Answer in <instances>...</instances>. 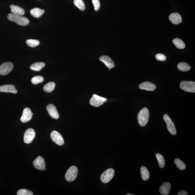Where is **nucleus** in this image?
Wrapping results in <instances>:
<instances>
[{
	"instance_id": "f257e3e1",
	"label": "nucleus",
	"mask_w": 195,
	"mask_h": 195,
	"mask_svg": "<svg viewBox=\"0 0 195 195\" xmlns=\"http://www.w3.org/2000/svg\"><path fill=\"white\" fill-rule=\"evenodd\" d=\"M10 21L14 22L20 26H25L30 23V20L27 18L13 13H10L7 16Z\"/></svg>"
},
{
	"instance_id": "f03ea898",
	"label": "nucleus",
	"mask_w": 195,
	"mask_h": 195,
	"mask_svg": "<svg viewBox=\"0 0 195 195\" xmlns=\"http://www.w3.org/2000/svg\"><path fill=\"white\" fill-rule=\"evenodd\" d=\"M149 117V109L144 107L140 111L137 116L138 123L140 125L144 126L146 125L148 121Z\"/></svg>"
},
{
	"instance_id": "7ed1b4c3",
	"label": "nucleus",
	"mask_w": 195,
	"mask_h": 195,
	"mask_svg": "<svg viewBox=\"0 0 195 195\" xmlns=\"http://www.w3.org/2000/svg\"><path fill=\"white\" fill-rule=\"evenodd\" d=\"M180 88L185 92L195 93V82L192 81H182L180 85Z\"/></svg>"
},
{
	"instance_id": "20e7f679",
	"label": "nucleus",
	"mask_w": 195,
	"mask_h": 195,
	"mask_svg": "<svg viewBox=\"0 0 195 195\" xmlns=\"http://www.w3.org/2000/svg\"><path fill=\"white\" fill-rule=\"evenodd\" d=\"M78 169L76 166H72L68 169L65 175V178L68 182L74 181L77 176Z\"/></svg>"
},
{
	"instance_id": "39448f33",
	"label": "nucleus",
	"mask_w": 195,
	"mask_h": 195,
	"mask_svg": "<svg viewBox=\"0 0 195 195\" xmlns=\"http://www.w3.org/2000/svg\"><path fill=\"white\" fill-rule=\"evenodd\" d=\"M115 171L113 169H107L101 174V180L104 183H107L111 181L114 175Z\"/></svg>"
},
{
	"instance_id": "423d86ee",
	"label": "nucleus",
	"mask_w": 195,
	"mask_h": 195,
	"mask_svg": "<svg viewBox=\"0 0 195 195\" xmlns=\"http://www.w3.org/2000/svg\"><path fill=\"white\" fill-rule=\"evenodd\" d=\"M107 100L106 98L101 97L96 94L93 95L90 100L91 105L95 107H99L103 104Z\"/></svg>"
},
{
	"instance_id": "0eeeda50",
	"label": "nucleus",
	"mask_w": 195,
	"mask_h": 195,
	"mask_svg": "<svg viewBox=\"0 0 195 195\" xmlns=\"http://www.w3.org/2000/svg\"><path fill=\"white\" fill-rule=\"evenodd\" d=\"M163 119L167 124L168 130L170 133L173 135H175L177 133L175 126L169 116L165 114L163 116Z\"/></svg>"
},
{
	"instance_id": "6e6552de",
	"label": "nucleus",
	"mask_w": 195,
	"mask_h": 195,
	"mask_svg": "<svg viewBox=\"0 0 195 195\" xmlns=\"http://www.w3.org/2000/svg\"><path fill=\"white\" fill-rule=\"evenodd\" d=\"M14 68V65L11 62H5L0 66V74L1 75H7Z\"/></svg>"
},
{
	"instance_id": "1a4fd4ad",
	"label": "nucleus",
	"mask_w": 195,
	"mask_h": 195,
	"mask_svg": "<svg viewBox=\"0 0 195 195\" xmlns=\"http://www.w3.org/2000/svg\"><path fill=\"white\" fill-rule=\"evenodd\" d=\"M35 137V132L32 128H29L26 130L24 135V140L25 143L29 144L32 142Z\"/></svg>"
},
{
	"instance_id": "9d476101",
	"label": "nucleus",
	"mask_w": 195,
	"mask_h": 195,
	"mask_svg": "<svg viewBox=\"0 0 195 195\" xmlns=\"http://www.w3.org/2000/svg\"><path fill=\"white\" fill-rule=\"evenodd\" d=\"M51 138L53 142L59 146H62L64 144V140L61 134L55 130L51 132Z\"/></svg>"
},
{
	"instance_id": "9b49d317",
	"label": "nucleus",
	"mask_w": 195,
	"mask_h": 195,
	"mask_svg": "<svg viewBox=\"0 0 195 195\" xmlns=\"http://www.w3.org/2000/svg\"><path fill=\"white\" fill-rule=\"evenodd\" d=\"M33 115H34V113H32L30 108L28 107L26 108L23 111L22 115L21 117L20 121L22 123H27V122L30 121L32 119Z\"/></svg>"
},
{
	"instance_id": "f8f14e48",
	"label": "nucleus",
	"mask_w": 195,
	"mask_h": 195,
	"mask_svg": "<svg viewBox=\"0 0 195 195\" xmlns=\"http://www.w3.org/2000/svg\"><path fill=\"white\" fill-rule=\"evenodd\" d=\"M33 165L37 169L41 170H46V164L44 159L41 156H38L33 162Z\"/></svg>"
},
{
	"instance_id": "ddd939ff",
	"label": "nucleus",
	"mask_w": 195,
	"mask_h": 195,
	"mask_svg": "<svg viewBox=\"0 0 195 195\" xmlns=\"http://www.w3.org/2000/svg\"><path fill=\"white\" fill-rule=\"evenodd\" d=\"M46 109L48 113L52 118L55 119H59V114L54 105L50 104L47 105Z\"/></svg>"
},
{
	"instance_id": "4468645a",
	"label": "nucleus",
	"mask_w": 195,
	"mask_h": 195,
	"mask_svg": "<svg viewBox=\"0 0 195 195\" xmlns=\"http://www.w3.org/2000/svg\"><path fill=\"white\" fill-rule=\"evenodd\" d=\"M0 92L11 93L16 94L18 91L13 85H5L0 86Z\"/></svg>"
},
{
	"instance_id": "2eb2a0df",
	"label": "nucleus",
	"mask_w": 195,
	"mask_h": 195,
	"mask_svg": "<svg viewBox=\"0 0 195 195\" xmlns=\"http://www.w3.org/2000/svg\"><path fill=\"white\" fill-rule=\"evenodd\" d=\"M99 60L104 63L107 67L110 70L111 68L114 67L115 64L113 60L108 56H102L99 58Z\"/></svg>"
},
{
	"instance_id": "dca6fc26",
	"label": "nucleus",
	"mask_w": 195,
	"mask_h": 195,
	"mask_svg": "<svg viewBox=\"0 0 195 195\" xmlns=\"http://www.w3.org/2000/svg\"><path fill=\"white\" fill-rule=\"evenodd\" d=\"M139 88L142 90L151 91L155 90L156 86L152 83L146 82L141 84L139 86Z\"/></svg>"
},
{
	"instance_id": "f3484780",
	"label": "nucleus",
	"mask_w": 195,
	"mask_h": 195,
	"mask_svg": "<svg viewBox=\"0 0 195 195\" xmlns=\"http://www.w3.org/2000/svg\"><path fill=\"white\" fill-rule=\"evenodd\" d=\"M169 19L173 24H178L182 22V18L181 15L176 12L171 14L169 16Z\"/></svg>"
},
{
	"instance_id": "a211bd4d",
	"label": "nucleus",
	"mask_w": 195,
	"mask_h": 195,
	"mask_svg": "<svg viewBox=\"0 0 195 195\" xmlns=\"http://www.w3.org/2000/svg\"><path fill=\"white\" fill-rule=\"evenodd\" d=\"M171 189V185L169 182L164 183L159 189V191L162 195H167L169 194Z\"/></svg>"
},
{
	"instance_id": "6ab92c4d",
	"label": "nucleus",
	"mask_w": 195,
	"mask_h": 195,
	"mask_svg": "<svg viewBox=\"0 0 195 195\" xmlns=\"http://www.w3.org/2000/svg\"><path fill=\"white\" fill-rule=\"evenodd\" d=\"M11 9V12L12 13L18 14V15H24L25 13V10L22 8L18 6L11 5L10 6Z\"/></svg>"
},
{
	"instance_id": "aec40b11",
	"label": "nucleus",
	"mask_w": 195,
	"mask_h": 195,
	"mask_svg": "<svg viewBox=\"0 0 195 195\" xmlns=\"http://www.w3.org/2000/svg\"><path fill=\"white\" fill-rule=\"evenodd\" d=\"M45 13L44 10L39 8H35L30 10V13L33 16L36 18H40Z\"/></svg>"
},
{
	"instance_id": "412c9836",
	"label": "nucleus",
	"mask_w": 195,
	"mask_h": 195,
	"mask_svg": "<svg viewBox=\"0 0 195 195\" xmlns=\"http://www.w3.org/2000/svg\"><path fill=\"white\" fill-rule=\"evenodd\" d=\"M177 68L180 71L187 72L190 70L191 67L185 62H181L178 64Z\"/></svg>"
},
{
	"instance_id": "4be33fe9",
	"label": "nucleus",
	"mask_w": 195,
	"mask_h": 195,
	"mask_svg": "<svg viewBox=\"0 0 195 195\" xmlns=\"http://www.w3.org/2000/svg\"><path fill=\"white\" fill-rule=\"evenodd\" d=\"M45 64L43 62H37L32 64L30 69L35 71H39L45 67Z\"/></svg>"
},
{
	"instance_id": "5701e85b",
	"label": "nucleus",
	"mask_w": 195,
	"mask_h": 195,
	"mask_svg": "<svg viewBox=\"0 0 195 195\" xmlns=\"http://www.w3.org/2000/svg\"><path fill=\"white\" fill-rule=\"evenodd\" d=\"M55 84L54 82H50L48 83L43 87V90L45 92L51 93L52 92L54 89Z\"/></svg>"
},
{
	"instance_id": "b1692460",
	"label": "nucleus",
	"mask_w": 195,
	"mask_h": 195,
	"mask_svg": "<svg viewBox=\"0 0 195 195\" xmlns=\"http://www.w3.org/2000/svg\"><path fill=\"white\" fill-rule=\"evenodd\" d=\"M141 175L142 179L145 181L148 180L149 178V173L148 169L145 166H142L141 168Z\"/></svg>"
},
{
	"instance_id": "393cba45",
	"label": "nucleus",
	"mask_w": 195,
	"mask_h": 195,
	"mask_svg": "<svg viewBox=\"0 0 195 195\" xmlns=\"http://www.w3.org/2000/svg\"><path fill=\"white\" fill-rule=\"evenodd\" d=\"M173 43L178 49H183L185 47V45L183 41L179 38H176L173 39Z\"/></svg>"
},
{
	"instance_id": "a878e982",
	"label": "nucleus",
	"mask_w": 195,
	"mask_h": 195,
	"mask_svg": "<svg viewBox=\"0 0 195 195\" xmlns=\"http://www.w3.org/2000/svg\"><path fill=\"white\" fill-rule=\"evenodd\" d=\"M74 4L81 11H84L86 9V6L82 0H74Z\"/></svg>"
},
{
	"instance_id": "bb28decb",
	"label": "nucleus",
	"mask_w": 195,
	"mask_h": 195,
	"mask_svg": "<svg viewBox=\"0 0 195 195\" xmlns=\"http://www.w3.org/2000/svg\"><path fill=\"white\" fill-rule=\"evenodd\" d=\"M174 163L176 165L178 169L180 170H185L186 169V167L185 164L181 160L176 158L174 160Z\"/></svg>"
},
{
	"instance_id": "cd10ccee",
	"label": "nucleus",
	"mask_w": 195,
	"mask_h": 195,
	"mask_svg": "<svg viewBox=\"0 0 195 195\" xmlns=\"http://www.w3.org/2000/svg\"><path fill=\"white\" fill-rule=\"evenodd\" d=\"M156 157L158 161L159 167L161 168H164L165 167V161L163 157L159 153H157Z\"/></svg>"
},
{
	"instance_id": "c85d7f7f",
	"label": "nucleus",
	"mask_w": 195,
	"mask_h": 195,
	"mask_svg": "<svg viewBox=\"0 0 195 195\" xmlns=\"http://www.w3.org/2000/svg\"><path fill=\"white\" fill-rule=\"evenodd\" d=\"M26 43L28 46L34 47L38 46L40 42L38 40H36V39H29L26 41Z\"/></svg>"
},
{
	"instance_id": "c756f323",
	"label": "nucleus",
	"mask_w": 195,
	"mask_h": 195,
	"mask_svg": "<svg viewBox=\"0 0 195 195\" xmlns=\"http://www.w3.org/2000/svg\"><path fill=\"white\" fill-rule=\"evenodd\" d=\"M44 81V78L41 76H37L33 77L31 80V82L34 85H36L42 83Z\"/></svg>"
},
{
	"instance_id": "7c9ffc66",
	"label": "nucleus",
	"mask_w": 195,
	"mask_h": 195,
	"mask_svg": "<svg viewBox=\"0 0 195 195\" xmlns=\"http://www.w3.org/2000/svg\"><path fill=\"white\" fill-rule=\"evenodd\" d=\"M18 195H33L34 193L31 191L26 189H22L18 191Z\"/></svg>"
},
{
	"instance_id": "2f4dec72",
	"label": "nucleus",
	"mask_w": 195,
	"mask_h": 195,
	"mask_svg": "<svg viewBox=\"0 0 195 195\" xmlns=\"http://www.w3.org/2000/svg\"><path fill=\"white\" fill-rule=\"evenodd\" d=\"M95 11H98L101 7V4L99 0H92Z\"/></svg>"
},
{
	"instance_id": "473e14b6",
	"label": "nucleus",
	"mask_w": 195,
	"mask_h": 195,
	"mask_svg": "<svg viewBox=\"0 0 195 195\" xmlns=\"http://www.w3.org/2000/svg\"><path fill=\"white\" fill-rule=\"evenodd\" d=\"M155 58L158 61H165L167 59V57L163 54H157L155 55Z\"/></svg>"
},
{
	"instance_id": "72a5a7b5",
	"label": "nucleus",
	"mask_w": 195,
	"mask_h": 195,
	"mask_svg": "<svg viewBox=\"0 0 195 195\" xmlns=\"http://www.w3.org/2000/svg\"><path fill=\"white\" fill-rule=\"evenodd\" d=\"M178 195H188L187 193L185 191L181 190L178 192Z\"/></svg>"
},
{
	"instance_id": "f704fd0d",
	"label": "nucleus",
	"mask_w": 195,
	"mask_h": 195,
	"mask_svg": "<svg viewBox=\"0 0 195 195\" xmlns=\"http://www.w3.org/2000/svg\"><path fill=\"white\" fill-rule=\"evenodd\" d=\"M126 195H134V194H130V193H128V194H126Z\"/></svg>"
},
{
	"instance_id": "c9c22d12",
	"label": "nucleus",
	"mask_w": 195,
	"mask_h": 195,
	"mask_svg": "<svg viewBox=\"0 0 195 195\" xmlns=\"http://www.w3.org/2000/svg\"><path fill=\"white\" fill-rule=\"evenodd\" d=\"M1 75V74H0V75Z\"/></svg>"
}]
</instances>
